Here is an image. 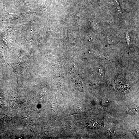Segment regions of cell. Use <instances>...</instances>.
Here are the masks:
<instances>
[{
    "label": "cell",
    "instance_id": "obj_1",
    "mask_svg": "<svg viewBox=\"0 0 139 139\" xmlns=\"http://www.w3.org/2000/svg\"><path fill=\"white\" fill-rule=\"evenodd\" d=\"M21 99L17 96H12L10 98V106L13 109H18L21 105Z\"/></svg>",
    "mask_w": 139,
    "mask_h": 139
},
{
    "label": "cell",
    "instance_id": "obj_3",
    "mask_svg": "<svg viewBox=\"0 0 139 139\" xmlns=\"http://www.w3.org/2000/svg\"><path fill=\"white\" fill-rule=\"evenodd\" d=\"M126 41L127 43V45H128L129 44V42L130 41V38L129 35L128 33L126 32Z\"/></svg>",
    "mask_w": 139,
    "mask_h": 139
},
{
    "label": "cell",
    "instance_id": "obj_2",
    "mask_svg": "<svg viewBox=\"0 0 139 139\" xmlns=\"http://www.w3.org/2000/svg\"><path fill=\"white\" fill-rule=\"evenodd\" d=\"M114 2L116 8L120 13H121L119 2L118 0H114Z\"/></svg>",
    "mask_w": 139,
    "mask_h": 139
}]
</instances>
